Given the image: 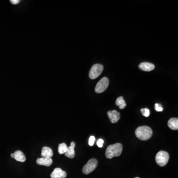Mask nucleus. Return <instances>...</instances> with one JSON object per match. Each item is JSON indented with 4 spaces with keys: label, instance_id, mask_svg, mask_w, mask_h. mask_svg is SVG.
Returning a JSON list of instances; mask_svg holds the SVG:
<instances>
[{
    "label": "nucleus",
    "instance_id": "1",
    "mask_svg": "<svg viewBox=\"0 0 178 178\" xmlns=\"http://www.w3.org/2000/svg\"><path fill=\"white\" fill-rule=\"evenodd\" d=\"M123 146L120 143L111 145L108 146L105 152L106 158L111 159L113 157H118L122 152Z\"/></svg>",
    "mask_w": 178,
    "mask_h": 178
},
{
    "label": "nucleus",
    "instance_id": "2",
    "mask_svg": "<svg viewBox=\"0 0 178 178\" xmlns=\"http://www.w3.org/2000/svg\"><path fill=\"white\" fill-rule=\"evenodd\" d=\"M135 134L139 139L142 141H146L152 137V131L149 127L142 126L136 129Z\"/></svg>",
    "mask_w": 178,
    "mask_h": 178
},
{
    "label": "nucleus",
    "instance_id": "3",
    "mask_svg": "<svg viewBox=\"0 0 178 178\" xmlns=\"http://www.w3.org/2000/svg\"><path fill=\"white\" fill-rule=\"evenodd\" d=\"M169 159L168 153L164 151H160L156 155V161L160 166H164L167 164Z\"/></svg>",
    "mask_w": 178,
    "mask_h": 178
},
{
    "label": "nucleus",
    "instance_id": "4",
    "mask_svg": "<svg viewBox=\"0 0 178 178\" xmlns=\"http://www.w3.org/2000/svg\"><path fill=\"white\" fill-rule=\"evenodd\" d=\"M104 70L103 65L96 64L92 67L89 72V77L91 79H95L101 74Z\"/></svg>",
    "mask_w": 178,
    "mask_h": 178
},
{
    "label": "nucleus",
    "instance_id": "5",
    "mask_svg": "<svg viewBox=\"0 0 178 178\" xmlns=\"http://www.w3.org/2000/svg\"><path fill=\"white\" fill-rule=\"evenodd\" d=\"M109 85V80L107 77H103L96 85L95 92L100 94L104 92Z\"/></svg>",
    "mask_w": 178,
    "mask_h": 178
},
{
    "label": "nucleus",
    "instance_id": "6",
    "mask_svg": "<svg viewBox=\"0 0 178 178\" xmlns=\"http://www.w3.org/2000/svg\"><path fill=\"white\" fill-rule=\"evenodd\" d=\"M98 161L94 158L89 160L83 168L82 171L85 174H89L93 171L97 167Z\"/></svg>",
    "mask_w": 178,
    "mask_h": 178
},
{
    "label": "nucleus",
    "instance_id": "7",
    "mask_svg": "<svg viewBox=\"0 0 178 178\" xmlns=\"http://www.w3.org/2000/svg\"><path fill=\"white\" fill-rule=\"evenodd\" d=\"M67 176L66 172L60 168H55L51 174V178H65Z\"/></svg>",
    "mask_w": 178,
    "mask_h": 178
},
{
    "label": "nucleus",
    "instance_id": "8",
    "mask_svg": "<svg viewBox=\"0 0 178 178\" xmlns=\"http://www.w3.org/2000/svg\"><path fill=\"white\" fill-rule=\"evenodd\" d=\"M108 115L109 119L110 120V121L112 123H117L120 118V115L119 112H117L115 110L108 111Z\"/></svg>",
    "mask_w": 178,
    "mask_h": 178
},
{
    "label": "nucleus",
    "instance_id": "9",
    "mask_svg": "<svg viewBox=\"0 0 178 178\" xmlns=\"http://www.w3.org/2000/svg\"><path fill=\"white\" fill-rule=\"evenodd\" d=\"M11 157L15 158L16 161L23 162L26 160V156L20 150H17L15 153L11 154Z\"/></svg>",
    "mask_w": 178,
    "mask_h": 178
},
{
    "label": "nucleus",
    "instance_id": "10",
    "mask_svg": "<svg viewBox=\"0 0 178 178\" xmlns=\"http://www.w3.org/2000/svg\"><path fill=\"white\" fill-rule=\"evenodd\" d=\"M36 162L38 165L49 167L51 166L53 163V160L51 158L41 157V158H38L36 160Z\"/></svg>",
    "mask_w": 178,
    "mask_h": 178
},
{
    "label": "nucleus",
    "instance_id": "11",
    "mask_svg": "<svg viewBox=\"0 0 178 178\" xmlns=\"http://www.w3.org/2000/svg\"><path fill=\"white\" fill-rule=\"evenodd\" d=\"M139 68L144 71H150L154 69L155 67H154L153 64L144 62V63H141L139 64Z\"/></svg>",
    "mask_w": 178,
    "mask_h": 178
},
{
    "label": "nucleus",
    "instance_id": "12",
    "mask_svg": "<svg viewBox=\"0 0 178 178\" xmlns=\"http://www.w3.org/2000/svg\"><path fill=\"white\" fill-rule=\"evenodd\" d=\"M75 144L74 142H71L70 146H69L67 149V152H65V156L69 158H73L75 157Z\"/></svg>",
    "mask_w": 178,
    "mask_h": 178
},
{
    "label": "nucleus",
    "instance_id": "13",
    "mask_svg": "<svg viewBox=\"0 0 178 178\" xmlns=\"http://www.w3.org/2000/svg\"><path fill=\"white\" fill-rule=\"evenodd\" d=\"M41 156L45 158H51L53 156L52 149L47 146H44L42 149Z\"/></svg>",
    "mask_w": 178,
    "mask_h": 178
},
{
    "label": "nucleus",
    "instance_id": "14",
    "mask_svg": "<svg viewBox=\"0 0 178 178\" xmlns=\"http://www.w3.org/2000/svg\"><path fill=\"white\" fill-rule=\"evenodd\" d=\"M168 125L172 130H177L178 129V119L177 118L170 119L168 122Z\"/></svg>",
    "mask_w": 178,
    "mask_h": 178
},
{
    "label": "nucleus",
    "instance_id": "15",
    "mask_svg": "<svg viewBox=\"0 0 178 178\" xmlns=\"http://www.w3.org/2000/svg\"><path fill=\"white\" fill-rule=\"evenodd\" d=\"M116 105L118 106L120 109H124L126 106V104L123 97H119L116 100Z\"/></svg>",
    "mask_w": 178,
    "mask_h": 178
},
{
    "label": "nucleus",
    "instance_id": "16",
    "mask_svg": "<svg viewBox=\"0 0 178 178\" xmlns=\"http://www.w3.org/2000/svg\"><path fill=\"white\" fill-rule=\"evenodd\" d=\"M67 148H68V146H67V145L65 143L60 144L59 145V147H58V152H59V153L60 154L65 153V152H67Z\"/></svg>",
    "mask_w": 178,
    "mask_h": 178
},
{
    "label": "nucleus",
    "instance_id": "17",
    "mask_svg": "<svg viewBox=\"0 0 178 178\" xmlns=\"http://www.w3.org/2000/svg\"><path fill=\"white\" fill-rule=\"evenodd\" d=\"M141 111L142 115L144 116L145 117H149V114H150V111L148 108H142V109H141Z\"/></svg>",
    "mask_w": 178,
    "mask_h": 178
},
{
    "label": "nucleus",
    "instance_id": "18",
    "mask_svg": "<svg viewBox=\"0 0 178 178\" xmlns=\"http://www.w3.org/2000/svg\"><path fill=\"white\" fill-rule=\"evenodd\" d=\"M155 109L157 111L160 112L163 111V108L160 104H155Z\"/></svg>",
    "mask_w": 178,
    "mask_h": 178
},
{
    "label": "nucleus",
    "instance_id": "19",
    "mask_svg": "<svg viewBox=\"0 0 178 178\" xmlns=\"http://www.w3.org/2000/svg\"><path fill=\"white\" fill-rule=\"evenodd\" d=\"M96 139L94 138V136H91L89 138V145L90 146H93L94 145V142H95Z\"/></svg>",
    "mask_w": 178,
    "mask_h": 178
},
{
    "label": "nucleus",
    "instance_id": "20",
    "mask_svg": "<svg viewBox=\"0 0 178 178\" xmlns=\"http://www.w3.org/2000/svg\"><path fill=\"white\" fill-rule=\"evenodd\" d=\"M104 143V140L101 139H100L98 140L97 142V145L99 148H101L103 146V144Z\"/></svg>",
    "mask_w": 178,
    "mask_h": 178
},
{
    "label": "nucleus",
    "instance_id": "21",
    "mask_svg": "<svg viewBox=\"0 0 178 178\" xmlns=\"http://www.w3.org/2000/svg\"><path fill=\"white\" fill-rule=\"evenodd\" d=\"M10 2L13 5H17L20 2L19 0H10Z\"/></svg>",
    "mask_w": 178,
    "mask_h": 178
},
{
    "label": "nucleus",
    "instance_id": "22",
    "mask_svg": "<svg viewBox=\"0 0 178 178\" xmlns=\"http://www.w3.org/2000/svg\"><path fill=\"white\" fill-rule=\"evenodd\" d=\"M138 178V177H136V178Z\"/></svg>",
    "mask_w": 178,
    "mask_h": 178
}]
</instances>
